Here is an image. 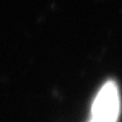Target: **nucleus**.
I'll return each mask as SVG.
<instances>
[{"label": "nucleus", "mask_w": 122, "mask_h": 122, "mask_svg": "<svg viewBox=\"0 0 122 122\" xmlns=\"http://www.w3.org/2000/svg\"><path fill=\"white\" fill-rule=\"evenodd\" d=\"M119 112V97L115 83L108 82L102 87L93 106V118L116 122Z\"/></svg>", "instance_id": "obj_1"}, {"label": "nucleus", "mask_w": 122, "mask_h": 122, "mask_svg": "<svg viewBox=\"0 0 122 122\" xmlns=\"http://www.w3.org/2000/svg\"><path fill=\"white\" fill-rule=\"evenodd\" d=\"M91 122H112V121H105V120H100V119H96V118H93L91 120Z\"/></svg>", "instance_id": "obj_2"}]
</instances>
